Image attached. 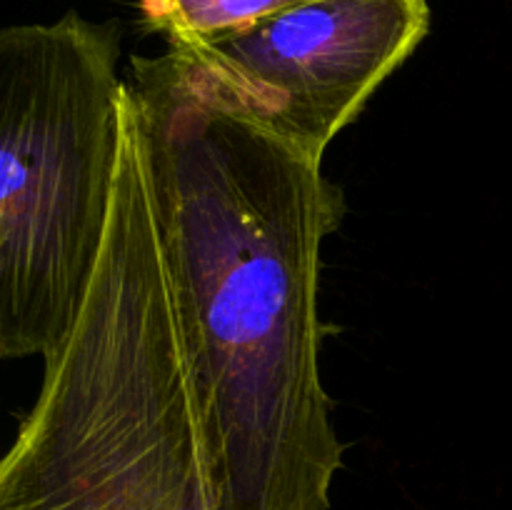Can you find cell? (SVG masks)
Returning a JSON list of instances; mask_svg holds the SVG:
<instances>
[{
  "instance_id": "3",
  "label": "cell",
  "mask_w": 512,
  "mask_h": 510,
  "mask_svg": "<svg viewBox=\"0 0 512 510\" xmlns=\"http://www.w3.org/2000/svg\"><path fill=\"white\" fill-rule=\"evenodd\" d=\"M120 25L75 10L0 33V355L45 358L73 328L113 203Z\"/></svg>"
},
{
  "instance_id": "5",
  "label": "cell",
  "mask_w": 512,
  "mask_h": 510,
  "mask_svg": "<svg viewBox=\"0 0 512 510\" xmlns=\"http://www.w3.org/2000/svg\"><path fill=\"white\" fill-rule=\"evenodd\" d=\"M313 0H138L140 23L168 45L213 43Z\"/></svg>"
},
{
  "instance_id": "1",
  "label": "cell",
  "mask_w": 512,
  "mask_h": 510,
  "mask_svg": "<svg viewBox=\"0 0 512 510\" xmlns=\"http://www.w3.org/2000/svg\"><path fill=\"white\" fill-rule=\"evenodd\" d=\"M220 510H330L343 443L323 385V160L130 60Z\"/></svg>"
},
{
  "instance_id": "2",
  "label": "cell",
  "mask_w": 512,
  "mask_h": 510,
  "mask_svg": "<svg viewBox=\"0 0 512 510\" xmlns=\"http://www.w3.org/2000/svg\"><path fill=\"white\" fill-rule=\"evenodd\" d=\"M43 365L0 463V510H220L135 100L120 105L98 268Z\"/></svg>"
},
{
  "instance_id": "4",
  "label": "cell",
  "mask_w": 512,
  "mask_h": 510,
  "mask_svg": "<svg viewBox=\"0 0 512 510\" xmlns=\"http://www.w3.org/2000/svg\"><path fill=\"white\" fill-rule=\"evenodd\" d=\"M428 30V0H313L213 43L168 45L158 65L198 103L323 160Z\"/></svg>"
}]
</instances>
